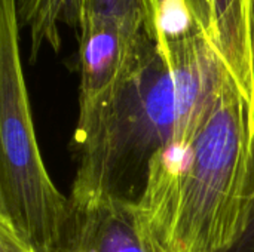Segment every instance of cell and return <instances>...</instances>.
Listing matches in <instances>:
<instances>
[{"instance_id": "6da1fadb", "label": "cell", "mask_w": 254, "mask_h": 252, "mask_svg": "<svg viewBox=\"0 0 254 252\" xmlns=\"http://www.w3.org/2000/svg\"><path fill=\"white\" fill-rule=\"evenodd\" d=\"M146 252H232L254 226V98L234 76L193 141L152 157L141 193L122 202Z\"/></svg>"}, {"instance_id": "7a4b0ae2", "label": "cell", "mask_w": 254, "mask_h": 252, "mask_svg": "<svg viewBox=\"0 0 254 252\" xmlns=\"http://www.w3.org/2000/svg\"><path fill=\"white\" fill-rule=\"evenodd\" d=\"M229 76L217 48L170 61L141 28L113 102L74 144L70 201L76 215L110 201L134 202L152 157L210 107Z\"/></svg>"}, {"instance_id": "3957f363", "label": "cell", "mask_w": 254, "mask_h": 252, "mask_svg": "<svg viewBox=\"0 0 254 252\" xmlns=\"http://www.w3.org/2000/svg\"><path fill=\"white\" fill-rule=\"evenodd\" d=\"M0 221L36 252H77V215L54 184L36 137L16 0H0Z\"/></svg>"}, {"instance_id": "277c9868", "label": "cell", "mask_w": 254, "mask_h": 252, "mask_svg": "<svg viewBox=\"0 0 254 252\" xmlns=\"http://www.w3.org/2000/svg\"><path fill=\"white\" fill-rule=\"evenodd\" d=\"M79 114L74 144L83 141L113 102L140 31L119 22L86 16L79 28Z\"/></svg>"}, {"instance_id": "5b68a950", "label": "cell", "mask_w": 254, "mask_h": 252, "mask_svg": "<svg viewBox=\"0 0 254 252\" xmlns=\"http://www.w3.org/2000/svg\"><path fill=\"white\" fill-rule=\"evenodd\" d=\"M219 52L244 92L254 98L252 0H210Z\"/></svg>"}, {"instance_id": "8992f818", "label": "cell", "mask_w": 254, "mask_h": 252, "mask_svg": "<svg viewBox=\"0 0 254 252\" xmlns=\"http://www.w3.org/2000/svg\"><path fill=\"white\" fill-rule=\"evenodd\" d=\"M77 252H146L121 201L77 217Z\"/></svg>"}, {"instance_id": "52a82bcc", "label": "cell", "mask_w": 254, "mask_h": 252, "mask_svg": "<svg viewBox=\"0 0 254 252\" xmlns=\"http://www.w3.org/2000/svg\"><path fill=\"white\" fill-rule=\"evenodd\" d=\"M86 0H16L19 27L30 30L28 61L34 64L43 45L60 50V25L79 30L85 16Z\"/></svg>"}, {"instance_id": "ba28073f", "label": "cell", "mask_w": 254, "mask_h": 252, "mask_svg": "<svg viewBox=\"0 0 254 252\" xmlns=\"http://www.w3.org/2000/svg\"><path fill=\"white\" fill-rule=\"evenodd\" d=\"M86 16L110 19L137 33L144 24L146 0H86Z\"/></svg>"}, {"instance_id": "9c48e42d", "label": "cell", "mask_w": 254, "mask_h": 252, "mask_svg": "<svg viewBox=\"0 0 254 252\" xmlns=\"http://www.w3.org/2000/svg\"><path fill=\"white\" fill-rule=\"evenodd\" d=\"M0 252H36L4 221H0Z\"/></svg>"}, {"instance_id": "30bf717a", "label": "cell", "mask_w": 254, "mask_h": 252, "mask_svg": "<svg viewBox=\"0 0 254 252\" xmlns=\"http://www.w3.org/2000/svg\"><path fill=\"white\" fill-rule=\"evenodd\" d=\"M232 252H254V226L250 227V230L246 233L243 241Z\"/></svg>"}, {"instance_id": "8fae6325", "label": "cell", "mask_w": 254, "mask_h": 252, "mask_svg": "<svg viewBox=\"0 0 254 252\" xmlns=\"http://www.w3.org/2000/svg\"><path fill=\"white\" fill-rule=\"evenodd\" d=\"M250 19H252V45H253V62H254V0H252Z\"/></svg>"}]
</instances>
